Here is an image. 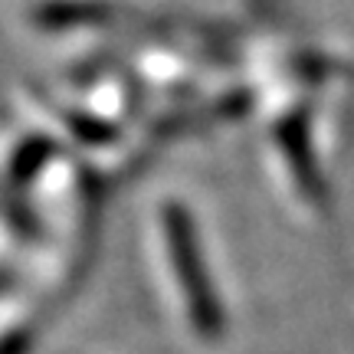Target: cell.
<instances>
[{"instance_id": "1", "label": "cell", "mask_w": 354, "mask_h": 354, "mask_svg": "<svg viewBox=\"0 0 354 354\" xmlns=\"http://www.w3.org/2000/svg\"><path fill=\"white\" fill-rule=\"evenodd\" d=\"M187 220H171V246H174V259H177V272L180 279L187 276V295H190V315L197 322L201 331H214L216 315H214V302H207V292H203V279L197 276V253H194V243L190 233L184 227Z\"/></svg>"}]
</instances>
